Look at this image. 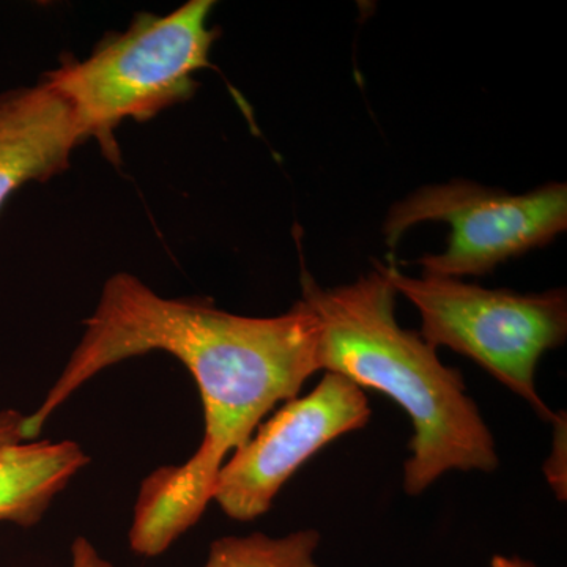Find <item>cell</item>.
<instances>
[{
    "label": "cell",
    "mask_w": 567,
    "mask_h": 567,
    "mask_svg": "<svg viewBox=\"0 0 567 567\" xmlns=\"http://www.w3.org/2000/svg\"><path fill=\"white\" fill-rule=\"evenodd\" d=\"M492 567H535L529 565V563L522 561V559L517 558H507L503 557V555H495L492 558Z\"/></svg>",
    "instance_id": "cell-11"
},
{
    "label": "cell",
    "mask_w": 567,
    "mask_h": 567,
    "mask_svg": "<svg viewBox=\"0 0 567 567\" xmlns=\"http://www.w3.org/2000/svg\"><path fill=\"white\" fill-rule=\"evenodd\" d=\"M24 420L18 410H0V522L31 528L89 456L71 440L25 439Z\"/></svg>",
    "instance_id": "cell-8"
},
{
    "label": "cell",
    "mask_w": 567,
    "mask_h": 567,
    "mask_svg": "<svg viewBox=\"0 0 567 567\" xmlns=\"http://www.w3.org/2000/svg\"><path fill=\"white\" fill-rule=\"evenodd\" d=\"M427 221L450 224L451 235L445 251L417 260L424 275L461 279L491 274L496 265L565 233L567 185L548 183L525 194L465 181L423 186L388 213V246L395 248L410 227Z\"/></svg>",
    "instance_id": "cell-5"
},
{
    "label": "cell",
    "mask_w": 567,
    "mask_h": 567,
    "mask_svg": "<svg viewBox=\"0 0 567 567\" xmlns=\"http://www.w3.org/2000/svg\"><path fill=\"white\" fill-rule=\"evenodd\" d=\"M212 0H189L166 17L142 13L102 41L85 61L65 59L43 80L69 103L82 140L117 156L114 132L133 118L147 122L196 92L197 71L210 66L218 31L208 28Z\"/></svg>",
    "instance_id": "cell-3"
},
{
    "label": "cell",
    "mask_w": 567,
    "mask_h": 567,
    "mask_svg": "<svg viewBox=\"0 0 567 567\" xmlns=\"http://www.w3.org/2000/svg\"><path fill=\"white\" fill-rule=\"evenodd\" d=\"M301 290L319 322L320 371L380 391L412 420L406 494H421L451 470L494 472V436L466 394L464 377L443 364L423 336L399 324L398 292L385 265L333 289H323L305 270Z\"/></svg>",
    "instance_id": "cell-2"
},
{
    "label": "cell",
    "mask_w": 567,
    "mask_h": 567,
    "mask_svg": "<svg viewBox=\"0 0 567 567\" xmlns=\"http://www.w3.org/2000/svg\"><path fill=\"white\" fill-rule=\"evenodd\" d=\"M80 344L32 415L25 439L104 369L152 352L173 354L193 375L204 406V436L181 465L142 481L130 546L158 557L203 517L216 476L279 402L297 398L320 371L319 322L303 298L278 317L230 315L200 298H164L130 274L104 284Z\"/></svg>",
    "instance_id": "cell-1"
},
{
    "label": "cell",
    "mask_w": 567,
    "mask_h": 567,
    "mask_svg": "<svg viewBox=\"0 0 567 567\" xmlns=\"http://www.w3.org/2000/svg\"><path fill=\"white\" fill-rule=\"evenodd\" d=\"M385 265V264H383ZM395 292L420 312L421 336L429 346H445L476 361L498 382L520 395L537 415L555 420L536 391V368L543 354L567 336L565 290L522 295L484 289L456 278H413L391 260L385 265Z\"/></svg>",
    "instance_id": "cell-4"
},
{
    "label": "cell",
    "mask_w": 567,
    "mask_h": 567,
    "mask_svg": "<svg viewBox=\"0 0 567 567\" xmlns=\"http://www.w3.org/2000/svg\"><path fill=\"white\" fill-rule=\"evenodd\" d=\"M71 567H112V565L100 557L96 548L85 537H76L71 546Z\"/></svg>",
    "instance_id": "cell-10"
},
{
    "label": "cell",
    "mask_w": 567,
    "mask_h": 567,
    "mask_svg": "<svg viewBox=\"0 0 567 567\" xmlns=\"http://www.w3.org/2000/svg\"><path fill=\"white\" fill-rule=\"evenodd\" d=\"M319 544L315 529L282 537L226 536L212 544L205 567H320L316 563Z\"/></svg>",
    "instance_id": "cell-9"
},
{
    "label": "cell",
    "mask_w": 567,
    "mask_h": 567,
    "mask_svg": "<svg viewBox=\"0 0 567 567\" xmlns=\"http://www.w3.org/2000/svg\"><path fill=\"white\" fill-rule=\"evenodd\" d=\"M371 413L363 388L324 372L315 391L286 402L224 462L212 502L235 520L264 516L301 465L339 436L364 427Z\"/></svg>",
    "instance_id": "cell-6"
},
{
    "label": "cell",
    "mask_w": 567,
    "mask_h": 567,
    "mask_svg": "<svg viewBox=\"0 0 567 567\" xmlns=\"http://www.w3.org/2000/svg\"><path fill=\"white\" fill-rule=\"evenodd\" d=\"M81 144L73 111L47 81L0 93V210L21 186L65 171Z\"/></svg>",
    "instance_id": "cell-7"
}]
</instances>
